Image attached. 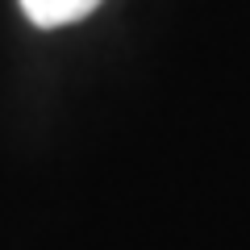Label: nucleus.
<instances>
[{
  "instance_id": "obj_1",
  "label": "nucleus",
  "mask_w": 250,
  "mask_h": 250,
  "mask_svg": "<svg viewBox=\"0 0 250 250\" xmlns=\"http://www.w3.org/2000/svg\"><path fill=\"white\" fill-rule=\"evenodd\" d=\"M100 0H21V9L34 25L42 29H54V25H71V21L88 17Z\"/></svg>"
}]
</instances>
